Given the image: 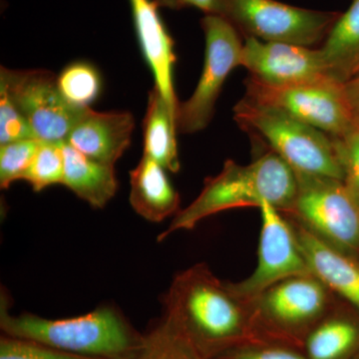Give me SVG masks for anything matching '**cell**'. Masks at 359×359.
<instances>
[{"instance_id":"277c9868","label":"cell","mask_w":359,"mask_h":359,"mask_svg":"<svg viewBox=\"0 0 359 359\" xmlns=\"http://www.w3.org/2000/svg\"><path fill=\"white\" fill-rule=\"evenodd\" d=\"M238 126L266 144L297 174L344 181L334 142L330 135L276 108L244 98L236 104Z\"/></svg>"},{"instance_id":"f546056e","label":"cell","mask_w":359,"mask_h":359,"mask_svg":"<svg viewBox=\"0 0 359 359\" xmlns=\"http://www.w3.org/2000/svg\"><path fill=\"white\" fill-rule=\"evenodd\" d=\"M344 90L355 123L359 124V74L344 84Z\"/></svg>"},{"instance_id":"ba28073f","label":"cell","mask_w":359,"mask_h":359,"mask_svg":"<svg viewBox=\"0 0 359 359\" xmlns=\"http://www.w3.org/2000/svg\"><path fill=\"white\" fill-rule=\"evenodd\" d=\"M245 85V98L282 110L332 137L342 136L356 125L344 84L330 78L308 83L271 85L249 76Z\"/></svg>"},{"instance_id":"ac0fdd59","label":"cell","mask_w":359,"mask_h":359,"mask_svg":"<svg viewBox=\"0 0 359 359\" xmlns=\"http://www.w3.org/2000/svg\"><path fill=\"white\" fill-rule=\"evenodd\" d=\"M328 76L346 84L359 74V0L339 14L320 48Z\"/></svg>"},{"instance_id":"7c38bea8","label":"cell","mask_w":359,"mask_h":359,"mask_svg":"<svg viewBox=\"0 0 359 359\" xmlns=\"http://www.w3.org/2000/svg\"><path fill=\"white\" fill-rule=\"evenodd\" d=\"M241 66L249 71L250 77L271 85L308 83L330 78L320 48L254 37L245 39Z\"/></svg>"},{"instance_id":"7402d4cb","label":"cell","mask_w":359,"mask_h":359,"mask_svg":"<svg viewBox=\"0 0 359 359\" xmlns=\"http://www.w3.org/2000/svg\"><path fill=\"white\" fill-rule=\"evenodd\" d=\"M63 175L62 144L41 142L23 180L30 184L35 192H40L50 186L62 185Z\"/></svg>"},{"instance_id":"d4e9b609","label":"cell","mask_w":359,"mask_h":359,"mask_svg":"<svg viewBox=\"0 0 359 359\" xmlns=\"http://www.w3.org/2000/svg\"><path fill=\"white\" fill-rule=\"evenodd\" d=\"M0 359H100L77 355L52 348L30 340L2 337L0 340Z\"/></svg>"},{"instance_id":"f1b7e54d","label":"cell","mask_w":359,"mask_h":359,"mask_svg":"<svg viewBox=\"0 0 359 359\" xmlns=\"http://www.w3.org/2000/svg\"><path fill=\"white\" fill-rule=\"evenodd\" d=\"M157 6L169 9H182L194 7L207 14L221 15L224 0H154Z\"/></svg>"},{"instance_id":"4316f807","label":"cell","mask_w":359,"mask_h":359,"mask_svg":"<svg viewBox=\"0 0 359 359\" xmlns=\"http://www.w3.org/2000/svg\"><path fill=\"white\" fill-rule=\"evenodd\" d=\"M140 359H200L199 353L165 321Z\"/></svg>"},{"instance_id":"3957f363","label":"cell","mask_w":359,"mask_h":359,"mask_svg":"<svg viewBox=\"0 0 359 359\" xmlns=\"http://www.w3.org/2000/svg\"><path fill=\"white\" fill-rule=\"evenodd\" d=\"M1 294L0 327L7 337L39 342L77 355L100 359H130L143 348L121 313L101 306L77 318L48 320L32 313L11 316Z\"/></svg>"},{"instance_id":"5b68a950","label":"cell","mask_w":359,"mask_h":359,"mask_svg":"<svg viewBox=\"0 0 359 359\" xmlns=\"http://www.w3.org/2000/svg\"><path fill=\"white\" fill-rule=\"evenodd\" d=\"M297 191L285 217L325 244L359 259V204L342 180L297 174Z\"/></svg>"},{"instance_id":"9a60e30c","label":"cell","mask_w":359,"mask_h":359,"mask_svg":"<svg viewBox=\"0 0 359 359\" xmlns=\"http://www.w3.org/2000/svg\"><path fill=\"white\" fill-rule=\"evenodd\" d=\"M290 221L311 275L359 313V259L330 247L297 222Z\"/></svg>"},{"instance_id":"cb8c5ba5","label":"cell","mask_w":359,"mask_h":359,"mask_svg":"<svg viewBox=\"0 0 359 359\" xmlns=\"http://www.w3.org/2000/svg\"><path fill=\"white\" fill-rule=\"evenodd\" d=\"M344 182L359 204V124L340 137H332Z\"/></svg>"},{"instance_id":"2e32d148","label":"cell","mask_w":359,"mask_h":359,"mask_svg":"<svg viewBox=\"0 0 359 359\" xmlns=\"http://www.w3.org/2000/svg\"><path fill=\"white\" fill-rule=\"evenodd\" d=\"M167 170L148 156L130 172V204L134 211L153 223H160L180 212L179 193L168 178Z\"/></svg>"},{"instance_id":"603a6c76","label":"cell","mask_w":359,"mask_h":359,"mask_svg":"<svg viewBox=\"0 0 359 359\" xmlns=\"http://www.w3.org/2000/svg\"><path fill=\"white\" fill-rule=\"evenodd\" d=\"M42 141L25 139L0 145V187L8 189L14 182L25 178Z\"/></svg>"},{"instance_id":"30bf717a","label":"cell","mask_w":359,"mask_h":359,"mask_svg":"<svg viewBox=\"0 0 359 359\" xmlns=\"http://www.w3.org/2000/svg\"><path fill=\"white\" fill-rule=\"evenodd\" d=\"M0 87L6 90L35 137L46 143H65L86 109L66 100L57 76L48 70H9L1 66Z\"/></svg>"},{"instance_id":"ffe728a7","label":"cell","mask_w":359,"mask_h":359,"mask_svg":"<svg viewBox=\"0 0 359 359\" xmlns=\"http://www.w3.org/2000/svg\"><path fill=\"white\" fill-rule=\"evenodd\" d=\"M144 154L171 173L181 169L177 147L176 123L159 90L149 92L147 112L143 122Z\"/></svg>"},{"instance_id":"484cf974","label":"cell","mask_w":359,"mask_h":359,"mask_svg":"<svg viewBox=\"0 0 359 359\" xmlns=\"http://www.w3.org/2000/svg\"><path fill=\"white\" fill-rule=\"evenodd\" d=\"M30 138H36L32 127L6 90L0 87V145Z\"/></svg>"},{"instance_id":"52a82bcc","label":"cell","mask_w":359,"mask_h":359,"mask_svg":"<svg viewBox=\"0 0 359 359\" xmlns=\"http://www.w3.org/2000/svg\"><path fill=\"white\" fill-rule=\"evenodd\" d=\"M201 25L205 42L204 67L192 96L180 103L176 128L182 134L197 133L209 125L226 78L242 65L244 42L231 21L207 14Z\"/></svg>"},{"instance_id":"83f0119b","label":"cell","mask_w":359,"mask_h":359,"mask_svg":"<svg viewBox=\"0 0 359 359\" xmlns=\"http://www.w3.org/2000/svg\"><path fill=\"white\" fill-rule=\"evenodd\" d=\"M263 344V341L250 342L235 347L224 359H309L306 354L292 347Z\"/></svg>"},{"instance_id":"9c48e42d","label":"cell","mask_w":359,"mask_h":359,"mask_svg":"<svg viewBox=\"0 0 359 359\" xmlns=\"http://www.w3.org/2000/svg\"><path fill=\"white\" fill-rule=\"evenodd\" d=\"M221 15L247 37L311 47L323 42L339 14L276 0H224Z\"/></svg>"},{"instance_id":"4fadbf2b","label":"cell","mask_w":359,"mask_h":359,"mask_svg":"<svg viewBox=\"0 0 359 359\" xmlns=\"http://www.w3.org/2000/svg\"><path fill=\"white\" fill-rule=\"evenodd\" d=\"M135 30L142 53L154 75L155 87L162 94L175 123L180 103L174 85L177 57L174 41L168 32L154 0H129Z\"/></svg>"},{"instance_id":"7a4b0ae2","label":"cell","mask_w":359,"mask_h":359,"mask_svg":"<svg viewBox=\"0 0 359 359\" xmlns=\"http://www.w3.org/2000/svg\"><path fill=\"white\" fill-rule=\"evenodd\" d=\"M297 179L294 170L271 151L257 156L250 164L226 160L217 176L205 180L199 196L158 237L162 242L180 230H193L203 219L240 208H257L268 202L280 212L294 204Z\"/></svg>"},{"instance_id":"d6986e66","label":"cell","mask_w":359,"mask_h":359,"mask_svg":"<svg viewBox=\"0 0 359 359\" xmlns=\"http://www.w3.org/2000/svg\"><path fill=\"white\" fill-rule=\"evenodd\" d=\"M337 302L304 341L309 359H347L359 344V325L337 308Z\"/></svg>"},{"instance_id":"8fae6325","label":"cell","mask_w":359,"mask_h":359,"mask_svg":"<svg viewBox=\"0 0 359 359\" xmlns=\"http://www.w3.org/2000/svg\"><path fill=\"white\" fill-rule=\"evenodd\" d=\"M259 210L262 226L256 269L245 280L230 283L231 289L247 301L283 280L311 275L290 219L268 202Z\"/></svg>"},{"instance_id":"8992f818","label":"cell","mask_w":359,"mask_h":359,"mask_svg":"<svg viewBox=\"0 0 359 359\" xmlns=\"http://www.w3.org/2000/svg\"><path fill=\"white\" fill-rule=\"evenodd\" d=\"M335 297L313 275L292 276L271 285L250 302L252 327L262 337L297 340L306 335L334 306Z\"/></svg>"},{"instance_id":"6da1fadb","label":"cell","mask_w":359,"mask_h":359,"mask_svg":"<svg viewBox=\"0 0 359 359\" xmlns=\"http://www.w3.org/2000/svg\"><path fill=\"white\" fill-rule=\"evenodd\" d=\"M163 304L168 325L198 353L257 341L250 302L204 263L175 276Z\"/></svg>"},{"instance_id":"5bb4252c","label":"cell","mask_w":359,"mask_h":359,"mask_svg":"<svg viewBox=\"0 0 359 359\" xmlns=\"http://www.w3.org/2000/svg\"><path fill=\"white\" fill-rule=\"evenodd\" d=\"M134 116L128 111L96 112L86 108L66 143L90 159L115 166L131 144Z\"/></svg>"},{"instance_id":"44dd1931","label":"cell","mask_w":359,"mask_h":359,"mask_svg":"<svg viewBox=\"0 0 359 359\" xmlns=\"http://www.w3.org/2000/svg\"><path fill=\"white\" fill-rule=\"evenodd\" d=\"M58 88L71 105L88 108L100 94L101 78L93 65L75 62L57 76Z\"/></svg>"},{"instance_id":"e0dca14e","label":"cell","mask_w":359,"mask_h":359,"mask_svg":"<svg viewBox=\"0 0 359 359\" xmlns=\"http://www.w3.org/2000/svg\"><path fill=\"white\" fill-rule=\"evenodd\" d=\"M62 185L91 207H105L113 199L119 186L114 166L90 159L66 142L62 144Z\"/></svg>"}]
</instances>
